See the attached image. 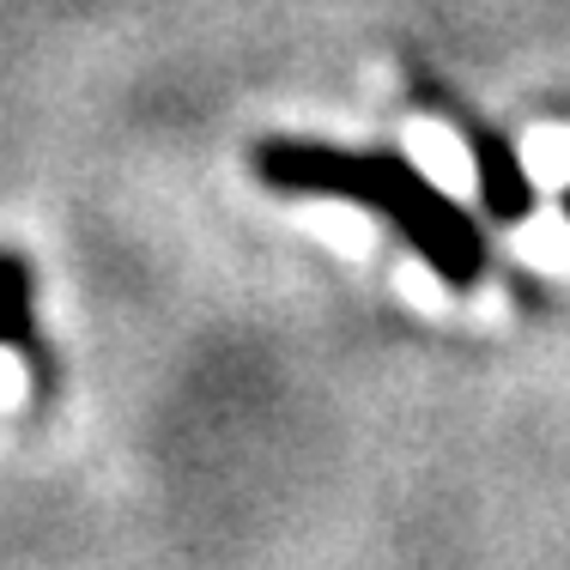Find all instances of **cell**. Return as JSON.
<instances>
[{"mask_svg":"<svg viewBox=\"0 0 570 570\" xmlns=\"http://www.w3.org/2000/svg\"><path fill=\"white\" fill-rule=\"evenodd\" d=\"M255 176L274 195H309V200H352L376 213L419 262L431 267L450 292H480L492 274V243L480 219L443 195L406 153L383 146H328V140H262L255 146Z\"/></svg>","mask_w":570,"mask_h":570,"instance_id":"6da1fadb","label":"cell"},{"mask_svg":"<svg viewBox=\"0 0 570 570\" xmlns=\"http://www.w3.org/2000/svg\"><path fill=\"white\" fill-rule=\"evenodd\" d=\"M406 86H413L419 110L443 116V128H450L455 140L468 146V165H473V183H480L485 219H492V225H528V219H534L540 195H534V183H528L522 158H515L510 134L492 128V121L473 110V104H461L455 91L443 86V79L425 73V67H413V73H406Z\"/></svg>","mask_w":570,"mask_h":570,"instance_id":"7a4b0ae2","label":"cell"},{"mask_svg":"<svg viewBox=\"0 0 570 570\" xmlns=\"http://www.w3.org/2000/svg\"><path fill=\"white\" fill-rule=\"evenodd\" d=\"M0 346L37 352V334H31V267H24V255H0Z\"/></svg>","mask_w":570,"mask_h":570,"instance_id":"3957f363","label":"cell"},{"mask_svg":"<svg viewBox=\"0 0 570 570\" xmlns=\"http://www.w3.org/2000/svg\"><path fill=\"white\" fill-rule=\"evenodd\" d=\"M564 219H570V195H564Z\"/></svg>","mask_w":570,"mask_h":570,"instance_id":"277c9868","label":"cell"}]
</instances>
